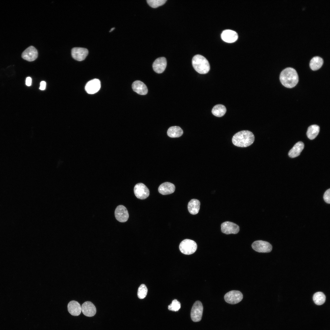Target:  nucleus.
I'll return each mask as SVG.
<instances>
[{
  "label": "nucleus",
  "instance_id": "obj_13",
  "mask_svg": "<svg viewBox=\"0 0 330 330\" xmlns=\"http://www.w3.org/2000/svg\"><path fill=\"white\" fill-rule=\"evenodd\" d=\"M101 88V82L98 79H95L89 81L86 84L85 89L87 93L93 94L97 92Z\"/></svg>",
  "mask_w": 330,
  "mask_h": 330
},
{
  "label": "nucleus",
  "instance_id": "obj_17",
  "mask_svg": "<svg viewBox=\"0 0 330 330\" xmlns=\"http://www.w3.org/2000/svg\"><path fill=\"white\" fill-rule=\"evenodd\" d=\"M175 186L172 183L166 182L162 183L159 187L158 190L160 193L163 195L170 194L173 193Z\"/></svg>",
  "mask_w": 330,
  "mask_h": 330
},
{
  "label": "nucleus",
  "instance_id": "obj_4",
  "mask_svg": "<svg viewBox=\"0 0 330 330\" xmlns=\"http://www.w3.org/2000/svg\"><path fill=\"white\" fill-rule=\"evenodd\" d=\"M179 248L182 253L185 255H190L196 251L197 248V245L194 241L185 239L181 242Z\"/></svg>",
  "mask_w": 330,
  "mask_h": 330
},
{
  "label": "nucleus",
  "instance_id": "obj_32",
  "mask_svg": "<svg viewBox=\"0 0 330 330\" xmlns=\"http://www.w3.org/2000/svg\"><path fill=\"white\" fill-rule=\"evenodd\" d=\"M32 79L30 77H27L26 80V84L27 86H30L31 85Z\"/></svg>",
  "mask_w": 330,
  "mask_h": 330
},
{
  "label": "nucleus",
  "instance_id": "obj_18",
  "mask_svg": "<svg viewBox=\"0 0 330 330\" xmlns=\"http://www.w3.org/2000/svg\"><path fill=\"white\" fill-rule=\"evenodd\" d=\"M68 312L72 315L78 316L80 314L81 312L80 305L77 301L72 300L70 301L68 305Z\"/></svg>",
  "mask_w": 330,
  "mask_h": 330
},
{
  "label": "nucleus",
  "instance_id": "obj_12",
  "mask_svg": "<svg viewBox=\"0 0 330 330\" xmlns=\"http://www.w3.org/2000/svg\"><path fill=\"white\" fill-rule=\"evenodd\" d=\"M72 56L76 60L81 61L84 60L88 54V50L85 48L74 47L72 50Z\"/></svg>",
  "mask_w": 330,
  "mask_h": 330
},
{
  "label": "nucleus",
  "instance_id": "obj_26",
  "mask_svg": "<svg viewBox=\"0 0 330 330\" xmlns=\"http://www.w3.org/2000/svg\"><path fill=\"white\" fill-rule=\"evenodd\" d=\"M313 300L316 304L321 305L325 302L326 297L323 292H319L314 294L313 296Z\"/></svg>",
  "mask_w": 330,
  "mask_h": 330
},
{
  "label": "nucleus",
  "instance_id": "obj_21",
  "mask_svg": "<svg viewBox=\"0 0 330 330\" xmlns=\"http://www.w3.org/2000/svg\"><path fill=\"white\" fill-rule=\"evenodd\" d=\"M200 202L198 200L192 199L188 203V208L189 212L192 215L197 214L200 209Z\"/></svg>",
  "mask_w": 330,
  "mask_h": 330
},
{
  "label": "nucleus",
  "instance_id": "obj_20",
  "mask_svg": "<svg viewBox=\"0 0 330 330\" xmlns=\"http://www.w3.org/2000/svg\"><path fill=\"white\" fill-rule=\"evenodd\" d=\"M304 148V144L301 141H299L296 143L288 153L289 156L293 158L299 155Z\"/></svg>",
  "mask_w": 330,
  "mask_h": 330
},
{
  "label": "nucleus",
  "instance_id": "obj_33",
  "mask_svg": "<svg viewBox=\"0 0 330 330\" xmlns=\"http://www.w3.org/2000/svg\"><path fill=\"white\" fill-rule=\"evenodd\" d=\"M115 29V28H112L109 31V32H111V31H112Z\"/></svg>",
  "mask_w": 330,
  "mask_h": 330
},
{
  "label": "nucleus",
  "instance_id": "obj_16",
  "mask_svg": "<svg viewBox=\"0 0 330 330\" xmlns=\"http://www.w3.org/2000/svg\"><path fill=\"white\" fill-rule=\"evenodd\" d=\"M221 38L225 42L228 43L235 42L238 38L237 33L234 31L231 30H226L224 31L221 34Z\"/></svg>",
  "mask_w": 330,
  "mask_h": 330
},
{
  "label": "nucleus",
  "instance_id": "obj_31",
  "mask_svg": "<svg viewBox=\"0 0 330 330\" xmlns=\"http://www.w3.org/2000/svg\"><path fill=\"white\" fill-rule=\"evenodd\" d=\"M46 82L45 81H41L40 83L39 89L41 90H44L46 88Z\"/></svg>",
  "mask_w": 330,
  "mask_h": 330
},
{
  "label": "nucleus",
  "instance_id": "obj_30",
  "mask_svg": "<svg viewBox=\"0 0 330 330\" xmlns=\"http://www.w3.org/2000/svg\"><path fill=\"white\" fill-rule=\"evenodd\" d=\"M330 189L327 190L324 193L323 196V199L325 202L328 204L330 203Z\"/></svg>",
  "mask_w": 330,
  "mask_h": 330
},
{
  "label": "nucleus",
  "instance_id": "obj_9",
  "mask_svg": "<svg viewBox=\"0 0 330 330\" xmlns=\"http://www.w3.org/2000/svg\"><path fill=\"white\" fill-rule=\"evenodd\" d=\"M221 230L222 232L226 234H236L239 232L240 229L239 226L236 224L227 221L222 224Z\"/></svg>",
  "mask_w": 330,
  "mask_h": 330
},
{
  "label": "nucleus",
  "instance_id": "obj_8",
  "mask_svg": "<svg viewBox=\"0 0 330 330\" xmlns=\"http://www.w3.org/2000/svg\"><path fill=\"white\" fill-rule=\"evenodd\" d=\"M134 192L137 198L141 200L147 198L149 195V189L144 184L141 183H137L135 185Z\"/></svg>",
  "mask_w": 330,
  "mask_h": 330
},
{
  "label": "nucleus",
  "instance_id": "obj_1",
  "mask_svg": "<svg viewBox=\"0 0 330 330\" xmlns=\"http://www.w3.org/2000/svg\"><path fill=\"white\" fill-rule=\"evenodd\" d=\"M280 79L284 86L288 88H292L297 84L299 77L297 72L294 68L288 67L281 72Z\"/></svg>",
  "mask_w": 330,
  "mask_h": 330
},
{
  "label": "nucleus",
  "instance_id": "obj_5",
  "mask_svg": "<svg viewBox=\"0 0 330 330\" xmlns=\"http://www.w3.org/2000/svg\"><path fill=\"white\" fill-rule=\"evenodd\" d=\"M203 307L201 302L197 301L194 303L191 310V317L192 320L195 322L200 321L202 318Z\"/></svg>",
  "mask_w": 330,
  "mask_h": 330
},
{
  "label": "nucleus",
  "instance_id": "obj_15",
  "mask_svg": "<svg viewBox=\"0 0 330 330\" xmlns=\"http://www.w3.org/2000/svg\"><path fill=\"white\" fill-rule=\"evenodd\" d=\"M167 64L166 58L163 57L156 59L152 64L154 71L157 73H161L165 70Z\"/></svg>",
  "mask_w": 330,
  "mask_h": 330
},
{
  "label": "nucleus",
  "instance_id": "obj_14",
  "mask_svg": "<svg viewBox=\"0 0 330 330\" xmlns=\"http://www.w3.org/2000/svg\"><path fill=\"white\" fill-rule=\"evenodd\" d=\"M81 308L83 314L87 317L93 316L96 312V309L95 306L90 301H86L83 303L81 306Z\"/></svg>",
  "mask_w": 330,
  "mask_h": 330
},
{
  "label": "nucleus",
  "instance_id": "obj_10",
  "mask_svg": "<svg viewBox=\"0 0 330 330\" xmlns=\"http://www.w3.org/2000/svg\"><path fill=\"white\" fill-rule=\"evenodd\" d=\"M116 219L121 222H126L128 220L129 215L126 207L123 205H119L116 208L115 211Z\"/></svg>",
  "mask_w": 330,
  "mask_h": 330
},
{
  "label": "nucleus",
  "instance_id": "obj_24",
  "mask_svg": "<svg viewBox=\"0 0 330 330\" xmlns=\"http://www.w3.org/2000/svg\"><path fill=\"white\" fill-rule=\"evenodd\" d=\"M320 131V127L317 125H313L309 126L307 129L306 135L310 140L314 139L318 135Z\"/></svg>",
  "mask_w": 330,
  "mask_h": 330
},
{
  "label": "nucleus",
  "instance_id": "obj_3",
  "mask_svg": "<svg viewBox=\"0 0 330 330\" xmlns=\"http://www.w3.org/2000/svg\"><path fill=\"white\" fill-rule=\"evenodd\" d=\"M192 64L194 69L200 74H206L210 70V65L208 61L200 55L197 54L193 57Z\"/></svg>",
  "mask_w": 330,
  "mask_h": 330
},
{
  "label": "nucleus",
  "instance_id": "obj_28",
  "mask_svg": "<svg viewBox=\"0 0 330 330\" xmlns=\"http://www.w3.org/2000/svg\"><path fill=\"white\" fill-rule=\"evenodd\" d=\"M167 1V0H147L146 1L150 6L153 8H156L164 4Z\"/></svg>",
  "mask_w": 330,
  "mask_h": 330
},
{
  "label": "nucleus",
  "instance_id": "obj_7",
  "mask_svg": "<svg viewBox=\"0 0 330 330\" xmlns=\"http://www.w3.org/2000/svg\"><path fill=\"white\" fill-rule=\"evenodd\" d=\"M252 248L255 251L261 253H268L272 250L271 245L267 241L262 240H256L251 245Z\"/></svg>",
  "mask_w": 330,
  "mask_h": 330
},
{
  "label": "nucleus",
  "instance_id": "obj_11",
  "mask_svg": "<svg viewBox=\"0 0 330 330\" xmlns=\"http://www.w3.org/2000/svg\"><path fill=\"white\" fill-rule=\"evenodd\" d=\"M38 52L36 49L33 46H30L22 53V58L28 61H35L37 58Z\"/></svg>",
  "mask_w": 330,
  "mask_h": 330
},
{
  "label": "nucleus",
  "instance_id": "obj_6",
  "mask_svg": "<svg viewBox=\"0 0 330 330\" xmlns=\"http://www.w3.org/2000/svg\"><path fill=\"white\" fill-rule=\"evenodd\" d=\"M243 295L239 291L232 290L227 293L224 295L225 301L227 303L234 304L240 302L242 299Z\"/></svg>",
  "mask_w": 330,
  "mask_h": 330
},
{
  "label": "nucleus",
  "instance_id": "obj_19",
  "mask_svg": "<svg viewBox=\"0 0 330 330\" xmlns=\"http://www.w3.org/2000/svg\"><path fill=\"white\" fill-rule=\"evenodd\" d=\"M133 90L138 94L141 95L146 94L148 91L146 85L142 82L137 80L134 81L132 84Z\"/></svg>",
  "mask_w": 330,
  "mask_h": 330
},
{
  "label": "nucleus",
  "instance_id": "obj_22",
  "mask_svg": "<svg viewBox=\"0 0 330 330\" xmlns=\"http://www.w3.org/2000/svg\"><path fill=\"white\" fill-rule=\"evenodd\" d=\"M323 60L320 57L316 56L313 57L310 62V67L313 70L315 71L320 68L323 65Z\"/></svg>",
  "mask_w": 330,
  "mask_h": 330
},
{
  "label": "nucleus",
  "instance_id": "obj_27",
  "mask_svg": "<svg viewBox=\"0 0 330 330\" xmlns=\"http://www.w3.org/2000/svg\"><path fill=\"white\" fill-rule=\"evenodd\" d=\"M148 289L146 285L142 284L139 287L138 292V296L140 299H143L146 296Z\"/></svg>",
  "mask_w": 330,
  "mask_h": 330
},
{
  "label": "nucleus",
  "instance_id": "obj_29",
  "mask_svg": "<svg viewBox=\"0 0 330 330\" xmlns=\"http://www.w3.org/2000/svg\"><path fill=\"white\" fill-rule=\"evenodd\" d=\"M181 307V304L177 299L172 301V303L168 306V309L174 311H178Z\"/></svg>",
  "mask_w": 330,
  "mask_h": 330
},
{
  "label": "nucleus",
  "instance_id": "obj_23",
  "mask_svg": "<svg viewBox=\"0 0 330 330\" xmlns=\"http://www.w3.org/2000/svg\"><path fill=\"white\" fill-rule=\"evenodd\" d=\"M183 134L182 129L178 126H174L170 127L167 131V134L171 138H177L181 136Z\"/></svg>",
  "mask_w": 330,
  "mask_h": 330
},
{
  "label": "nucleus",
  "instance_id": "obj_25",
  "mask_svg": "<svg viewBox=\"0 0 330 330\" xmlns=\"http://www.w3.org/2000/svg\"><path fill=\"white\" fill-rule=\"evenodd\" d=\"M226 111V109L224 105L221 104H218L214 107L211 112L212 114L215 116L218 117H221L225 115Z\"/></svg>",
  "mask_w": 330,
  "mask_h": 330
},
{
  "label": "nucleus",
  "instance_id": "obj_2",
  "mask_svg": "<svg viewBox=\"0 0 330 330\" xmlns=\"http://www.w3.org/2000/svg\"><path fill=\"white\" fill-rule=\"evenodd\" d=\"M254 140V136L252 132L244 130L235 134L232 138V141L233 144L237 146L246 147L251 145Z\"/></svg>",
  "mask_w": 330,
  "mask_h": 330
}]
</instances>
